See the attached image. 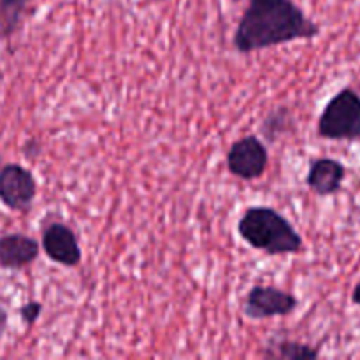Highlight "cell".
I'll return each instance as SVG.
<instances>
[{
    "label": "cell",
    "mask_w": 360,
    "mask_h": 360,
    "mask_svg": "<svg viewBox=\"0 0 360 360\" xmlns=\"http://www.w3.org/2000/svg\"><path fill=\"white\" fill-rule=\"evenodd\" d=\"M316 132L327 141L360 143V95L354 88H343L327 102Z\"/></svg>",
    "instance_id": "3"
},
{
    "label": "cell",
    "mask_w": 360,
    "mask_h": 360,
    "mask_svg": "<svg viewBox=\"0 0 360 360\" xmlns=\"http://www.w3.org/2000/svg\"><path fill=\"white\" fill-rule=\"evenodd\" d=\"M238 232L252 248L266 255H295L304 252V241L297 229L273 207H248L239 218Z\"/></svg>",
    "instance_id": "2"
},
{
    "label": "cell",
    "mask_w": 360,
    "mask_h": 360,
    "mask_svg": "<svg viewBox=\"0 0 360 360\" xmlns=\"http://www.w3.org/2000/svg\"><path fill=\"white\" fill-rule=\"evenodd\" d=\"M37 195V179L30 169L6 164L0 169V200L11 211H27Z\"/></svg>",
    "instance_id": "6"
},
{
    "label": "cell",
    "mask_w": 360,
    "mask_h": 360,
    "mask_svg": "<svg viewBox=\"0 0 360 360\" xmlns=\"http://www.w3.org/2000/svg\"><path fill=\"white\" fill-rule=\"evenodd\" d=\"M299 308V299L292 292L273 285H255L245 297L243 311L248 319L262 320L273 316H290Z\"/></svg>",
    "instance_id": "5"
},
{
    "label": "cell",
    "mask_w": 360,
    "mask_h": 360,
    "mask_svg": "<svg viewBox=\"0 0 360 360\" xmlns=\"http://www.w3.org/2000/svg\"><path fill=\"white\" fill-rule=\"evenodd\" d=\"M39 241L25 234H7L0 238V267L21 271L32 266L39 257Z\"/></svg>",
    "instance_id": "9"
},
{
    "label": "cell",
    "mask_w": 360,
    "mask_h": 360,
    "mask_svg": "<svg viewBox=\"0 0 360 360\" xmlns=\"http://www.w3.org/2000/svg\"><path fill=\"white\" fill-rule=\"evenodd\" d=\"M7 323H9V315H7L6 308L0 304V343H2V338L7 330Z\"/></svg>",
    "instance_id": "14"
},
{
    "label": "cell",
    "mask_w": 360,
    "mask_h": 360,
    "mask_svg": "<svg viewBox=\"0 0 360 360\" xmlns=\"http://www.w3.org/2000/svg\"><path fill=\"white\" fill-rule=\"evenodd\" d=\"M41 313H42V302L39 301H28L27 304H23L20 308L21 320H23V323H27L28 327H32L35 322H37Z\"/></svg>",
    "instance_id": "13"
},
{
    "label": "cell",
    "mask_w": 360,
    "mask_h": 360,
    "mask_svg": "<svg viewBox=\"0 0 360 360\" xmlns=\"http://www.w3.org/2000/svg\"><path fill=\"white\" fill-rule=\"evenodd\" d=\"M41 245L48 259L58 266L76 267L83 259L76 232L69 225L60 224V221H53L42 231Z\"/></svg>",
    "instance_id": "7"
},
{
    "label": "cell",
    "mask_w": 360,
    "mask_h": 360,
    "mask_svg": "<svg viewBox=\"0 0 360 360\" xmlns=\"http://www.w3.org/2000/svg\"><path fill=\"white\" fill-rule=\"evenodd\" d=\"M269 164V150L257 136H245L232 143L227 153L229 172L243 181L262 178Z\"/></svg>",
    "instance_id": "4"
},
{
    "label": "cell",
    "mask_w": 360,
    "mask_h": 360,
    "mask_svg": "<svg viewBox=\"0 0 360 360\" xmlns=\"http://www.w3.org/2000/svg\"><path fill=\"white\" fill-rule=\"evenodd\" d=\"M262 357L271 360H315L320 357V348L292 340H274L264 347Z\"/></svg>",
    "instance_id": "10"
},
{
    "label": "cell",
    "mask_w": 360,
    "mask_h": 360,
    "mask_svg": "<svg viewBox=\"0 0 360 360\" xmlns=\"http://www.w3.org/2000/svg\"><path fill=\"white\" fill-rule=\"evenodd\" d=\"M34 0H0V39H7L21 27L25 13Z\"/></svg>",
    "instance_id": "11"
},
{
    "label": "cell",
    "mask_w": 360,
    "mask_h": 360,
    "mask_svg": "<svg viewBox=\"0 0 360 360\" xmlns=\"http://www.w3.org/2000/svg\"><path fill=\"white\" fill-rule=\"evenodd\" d=\"M290 111L287 108L274 109L262 123V132L266 136V139L273 143L276 139V136H280V134H283L287 130V127L290 125Z\"/></svg>",
    "instance_id": "12"
},
{
    "label": "cell",
    "mask_w": 360,
    "mask_h": 360,
    "mask_svg": "<svg viewBox=\"0 0 360 360\" xmlns=\"http://www.w3.org/2000/svg\"><path fill=\"white\" fill-rule=\"evenodd\" d=\"M319 34V25L294 0H248L232 42L246 55L288 42L311 41Z\"/></svg>",
    "instance_id": "1"
},
{
    "label": "cell",
    "mask_w": 360,
    "mask_h": 360,
    "mask_svg": "<svg viewBox=\"0 0 360 360\" xmlns=\"http://www.w3.org/2000/svg\"><path fill=\"white\" fill-rule=\"evenodd\" d=\"M347 178V167L336 158H315L309 165L306 185L320 197H330L338 193Z\"/></svg>",
    "instance_id": "8"
}]
</instances>
